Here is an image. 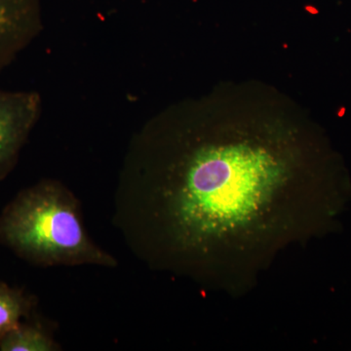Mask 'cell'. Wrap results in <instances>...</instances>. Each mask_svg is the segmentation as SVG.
Segmentation results:
<instances>
[{
	"mask_svg": "<svg viewBox=\"0 0 351 351\" xmlns=\"http://www.w3.org/2000/svg\"><path fill=\"white\" fill-rule=\"evenodd\" d=\"M115 200L143 262L239 295L284 251L336 230L351 189L311 170L293 138L218 136L167 115L132 137Z\"/></svg>",
	"mask_w": 351,
	"mask_h": 351,
	"instance_id": "1",
	"label": "cell"
},
{
	"mask_svg": "<svg viewBox=\"0 0 351 351\" xmlns=\"http://www.w3.org/2000/svg\"><path fill=\"white\" fill-rule=\"evenodd\" d=\"M0 244L41 267L117 265L87 234L75 196L54 180L24 189L7 205L0 215Z\"/></svg>",
	"mask_w": 351,
	"mask_h": 351,
	"instance_id": "2",
	"label": "cell"
},
{
	"mask_svg": "<svg viewBox=\"0 0 351 351\" xmlns=\"http://www.w3.org/2000/svg\"><path fill=\"white\" fill-rule=\"evenodd\" d=\"M41 112L38 92L0 89V182L15 168Z\"/></svg>",
	"mask_w": 351,
	"mask_h": 351,
	"instance_id": "3",
	"label": "cell"
},
{
	"mask_svg": "<svg viewBox=\"0 0 351 351\" xmlns=\"http://www.w3.org/2000/svg\"><path fill=\"white\" fill-rule=\"evenodd\" d=\"M43 29L39 0H0V73Z\"/></svg>",
	"mask_w": 351,
	"mask_h": 351,
	"instance_id": "4",
	"label": "cell"
},
{
	"mask_svg": "<svg viewBox=\"0 0 351 351\" xmlns=\"http://www.w3.org/2000/svg\"><path fill=\"white\" fill-rule=\"evenodd\" d=\"M43 327L21 322L0 336L1 351H55L59 350Z\"/></svg>",
	"mask_w": 351,
	"mask_h": 351,
	"instance_id": "5",
	"label": "cell"
},
{
	"mask_svg": "<svg viewBox=\"0 0 351 351\" xmlns=\"http://www.w3.org/2000/svg\"><path fill=\"white\" fill-rule=\"evenodd\" d=\"M32 301L22 291L0 283V336L29 316Z\"/></svg>",
	"mask_w": 351,
	"mask_h": 351,
	"instance_id": "6",
	"label": "cell"
}]
</instances>
